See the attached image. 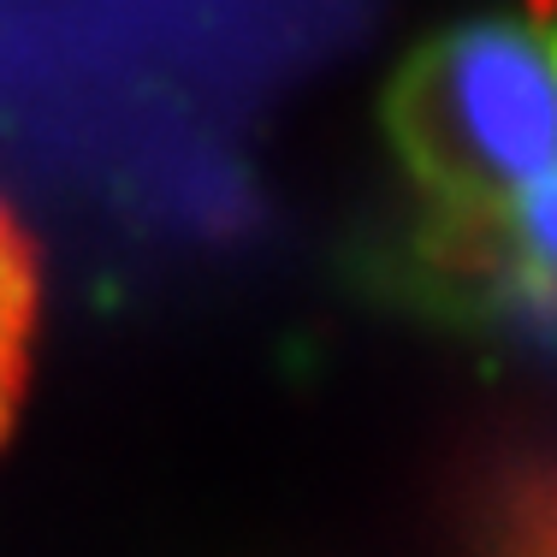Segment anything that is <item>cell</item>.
Wrapping results in <instances>:
<instances>
[{
	"mask_svg": "<svg viewBox=\"0 0 557 557\" xmlns=\"http://www.w3.org/2000/svg\"><path fill=\"white\" fill-rule=\"evenodd\" d=\"M36 314H42L36 249H30V237H24L18 214L0 202V445L12 440V421H18L24 392H30Z\"/></svg>",
	"mask_w": 557,
	"mask_h": 557,
	"instance_id": "6da1fadb",
	"label": "cell"
},
{
	"mask_svg": "<svg viewBox=\"0 0 557 557\" xmlns=\"http://www.w3.org/2000/svg\"><path fill=\"white\" fill-rule=\"evenodd\" d=\"M546 12H552V0H528V18H540V24H546Z\"/></svg>",
	"mask_w": 557,
	"mask_h": 557,
	"instance_id": "7a4b0ae2",
	"label": "cell"
}]
</instances>
